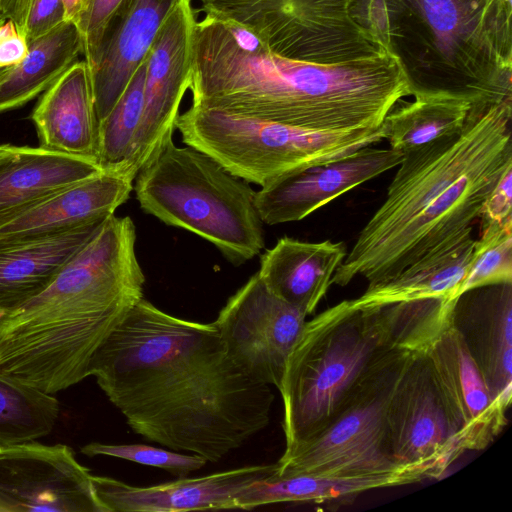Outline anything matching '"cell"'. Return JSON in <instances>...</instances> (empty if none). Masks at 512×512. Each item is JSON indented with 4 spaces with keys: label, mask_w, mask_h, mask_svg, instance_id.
I'll use <instances>...</instances> for the list:
<instances>
[{
    "label": "cell",
    "mask_w": 512,
    "mask_h": 512,
    "mask_svg": "<svg viewBox=\"0 0 512 512\" xmlns=\"http://www.w3.org/2000/svg\"><path fill=\"white\" fill-rule=\"evenodd\" d=\"M134 190L143 211L209 241L234 265L264 247L255 191L198 149L169 140L139 171Z\"/></svg>",
    "instance_id": "obj_5"
},
{
    "label": "cell",
    "mask_w": 512,
    "mask_h": 512,
    "mask_svg": "<svg viewBox=\"0 0 512 512\" xmlns=\"http://www.w3.org/2000/svg\"><path fill=\"white\" fill-rule=\"evenodd\" d=\"M6 313H7V312H5V311H3L2 309H0V323H1V321H2L3 317L5 316V314H6Z\"/></svg>",
    "instance_id": "obj_40"
},
{
    "label": "cell",
    "mask_w": 512,
    "mask_h": 512,
    "mask_svg": "<svg viewBox=\"0 0 512 512\" xmlns=\"http://www.w3.org/2000/svg\"><path fill=\"white\" fill-rule=\"evenodd\" d=\"M0 147H1V145H0Z\"/></svg>",
    "instance_id": "obj_44"
},
{
    "label": "cell",
    "mask_w": 512,
    "mask_h": 512,
    "mask_svg": "<svg viewBox=\"0 0 512 512\" xmlns=\"http://www.w3.org/2000/svg\"><path fill=\"white\" fill-rule=\"evenodd\" d=\"M58 415L59 403L52 394L0 372V447L49 434Z\"/></svg>",
    "instance_id": "obj_29"
},
{
    "label": "cell",
    "mask_w": 512,
    "mask_h": 512,
    "mask_svg": "<svg viewBox=\"0 0 512 512\" xmlns=\"http://www.w3.org/2000/svg\"><path fill=\"white\" fill-rule=\"evenodd\" d=\"M1 19H5V17H4L3 15H1V14H0V20H1Z\"/></svg>",
    "instance_id": "obj_42"
},
{
    "label": "cell",
    "mask_w": 512,
    "mask_h": 512,
    "mask_svg": "<svg viewBox=\"0 0 512 512\" xmlns=\"http://www.w3.org/2000/svg\"><path fill=\"white\" fill-rule=\"evenodd\" d=\"M28 41L9 19L0 22V68L19 64L28 53Z\"/></svg>",
    "instance_id": "obj_36"
},
{
    "label": "cell",
    "mask_w": 512,
    "mask_h": 512,
    "mask_svg": "<svg viewBox=\"0 0 512 512\" xmlns=\"http://www.w3.org/2000/svg\"><path fill=\"white\" fill-rule=\"evenodd\" d=\"M133 180L101 171L31 206L0 226V246L102 222L114 215L133 190Z\"/></svg>",
    "instance_id": "obj_18"
},
{
    "label": "cell",
    "mask_w": 512,
    "mask_h": 512,
    "mask_svg": "<svg viewBox=\"0 0 512 512\" xmlns=\"http://www.w3.org/2000/svg\"><path fill=\"white\" fill-rule=\"evenodd\" d=\"M103 171L91 159L43 147H0V226L36 203Z\"/></svg>",
    "instance_id": "obj_21"
},
{
    "label": "cell",
    "mask_w": 512,
    "mask_h": 512,
    "mask_svg": "<svg viewBox=\"0 0 512 512\" xmlns=\"http://www.w3.org/2000/svg\"><path fill=\"white\" fill-rule=\"evenodd\" d=\"M451 324L462 337L493 398L509 408L512 397V283L461 294Z\"/></svg>",
    "instance_id": "obj_17"
},
{
    "label": "cell",
    "mask_w": 512,
    "mask_h": 512,
    "mask_svg": "<svg viewBox=\"0 0 512 512\" xmlns=\"http://www.w3.org/2000/svg\"><path fill=\"white\" fill-rule=\"evenodd\" d=\"M176 129L233 175L261 187L286 175L347 157L383 139L381 126L315 130L191 104Z\"/></svg>",
    "instance_id": "obj_7"
},
{
    "label": "cell",
    "mask_w": 512,
    "mask_h": 512,
    "mask_svg": "<svg viewBox=\"0 0 512 512\" xmlns=\"http://www.w3.org/2000/svg\"><path fill=\"white\" fill-rule=\"evenodd\" d=\"M425 478H432L428 468L412 466L385 474L350 478L308 474L279 477L274 472L241 490L235 498V509L249 510L283 502H307L338 509L366 491L412 484Z\"/></svg>",
    "instance_id": "obj_24"
},
{
    "label": "cell",
    "mask_w": 512,
    "mask_h": 512,
    "mask_svg": "<svg viewBox=\"0 0 512 512\" xmlns=\"http://www.w3.org/2000/svg\"><path fill=\"white\" fill-rule=\"evenodd\" d=\"M127 0H91L78 26L82 38V54L90 72L95 67L106 34Z\"/></svg>",
    "instance_id": "obj_33"
},
{
    "label": "cell",
    "mask_w": 512,
    "mask_h": 512,
    "mask_svg": "<svg viewBox=\"0 0 512 512\" xmlns=\"http://www.w3.org/2000/svg\"><path fill=\"white\" fill-rule=\"evenodd\" d=\"M92 476L64 444L0 447V512H108Z\"/></svg>",
    "instance_id": "obj_13"
},
{
    "label": "cell",
    "mask_w": 512,
    "mask_h": 512,
    "mask_svg": "<svg viewBox=\"0 0 512 512\" xmlns=\"http://www.w3.org/2000/svg\"><path fill=\"white\" fill-rule=\"evenodd\" d=\"M307 316L274 295L255 273L228 299L213 324L233 360L255 380L278 389Z\"/></svg>",
    "instance_id": "obj_11"
},
{
    "label": "cell",
    "mask_w": 512,
    "mask_h": 512,
    "mask_svg": "<svg viewBox=\"0 0 512 512\" xmlns=\"http://www.w3.org/2000/svg\"><path fill=\"white\" fill-rule=\"evenodd\" d=\"M385 422L397 466L425 467L439 478L465 452L424 351L405 358L387 401Z\"/></svg>",
    "instance_id": "obj_10"
},
{
    "label": "cell",
    "mask_w": 512,
    "mask_h": 512,
    "mask_svg": "<svg viewBox=\"0 0 512 512\" xmlns=\"http://www.w3.org/2000/svg\"><path fill=\"white\" fill-rule=\"evenodd\" d=\"M3 20H5V19H1L0 22H2ZM8 69H9V67L0 68V81L3 79V77L7 73Z\"/></svg>",
    "instance_id": "obj_39"
},
{
    "label": "cell",
    "mask_w": 512,
    "mask_h": 512,
    "mask_svg": "<svg viewBox=\"0 0 512 512\" xmlns=\"http://www.w3.org/2000/svg\"><path fill=\"white\" fill-rule=\"evenodd\" d=\"M66 21L62 0H33L26 25V38L30 42Z\"/></svg>",
    "instance_id": "obj_34"
},
{
    "label": "cell",
    "mask_w": 512,
    "mask_h": 512,
    "mask_svg": "<svg viewBox=\"0 0 512 512\" xmlns=\"http://www.w3.org/2000/svg\"><path fill=\"white\" fill-rule=\"evenodd\" d=\"M353 14L415 98L512 99L511 0H355Z\"/></svg>",
    "instance_id": "obj_4"
},
{
    "label": "cell",
    "mask_w": 512,
    "mask_h": 512,
    "mask_svg": "<svg viewBox=\"0 0 512 512\" xmlns=\"http://www.w3.org/2000/svg\"><path fill=\"white\" fill-rule=\"evenodd\" d=\"M512 99L471 105L462 129L404 153L381 206L360 231L331 284L362 276L371 288L472 228L512 168Z\"/></svg>",
    "instance_id": "obj_2"
},
{
    "label": "cell",
    "mask_w": 512,
    "mask_h": 512,
    "mask_svg": "<svg viewBox=\"0 0 512 512\" xmlns=\"http://www.w3.org/2000/svg\"><path fill=\"white\" fill-rule=\"evenodd\" d=\"M346 254L342 242L283 237L261 256L257 273L274 295L309 315L325 296Z\"/></svg>",
    "instance_id": "obj_22"
},
{
    "label": "cell",
    "mask_w": 512,
    "mask_h": 512,
    "mask_svg": "<svg viewBox=\"0 0 512 512\" xmlns=\"http://www.w3.org/2000/svg\"><path fill=\"white\" fill-rule=\"evenodd\" d=\"M408 353L399 349L386 351L324 430L283 452L275 475L350 478L385 474L403 468L397 466L390 455L385 410L394 381Z\"/></svg>",
    "instance_id": "obj_8"
},
{
    "label": "cell",
    "mask_w": 512,
    "mask_h": 512,
    "mask_svg": "<svg viewBox=\"0 0 512 512\" xmlns=\"http://www.w3.org/2000/svg\"><path fill=\"white\" fill-rule=\"evenodd\" d=\"M87 456H109L128 460L145 466L157 467L169 473L184 477L199 470L207 463L196 454H181L173 450L156 448L144 444H103L92 442L82 447Z\"/></svg>",
    "instance_id": "obj_32"
},
{
    "label": "cell",
    "mask_w": 512,
    "mask_h": 512,
    "mask_svg": "<svg viewBox=\"0 0 512 512\" xmlns=\"http://www.w3.org/2000/svg\"><path fill=\"white\" fill-rule=\"evenodd\" d=\"M481 224L512 221V168L507 170L486 199Z\"/></svg>",
    "instance_id": "obj_35"
},
{
    "label": "cell",
    "mask_w": 512,
    "mask_h": 512,
    "mask_svg": "<svg viewBox=\"0 0 512 512\" xmlns=\"http://www.w3.org/2000/svg\"><path fill=\"white\" fill-rule=\"evenodd\" d=\"M465 451L482 450L507 425L478 366L450 322L424 351Z\"/></svg>",
    "instance_id": "obj_15"
},
{
    "label": "cell",
    "mask_w": 512,
    "mask_h": 512,
    "mask_svg": "<svg viewBox=\"0 0 512 512\" xmlns=\"http://www.w3.org/2000/svg\"><path fill=\"white\" fill-rule=\"evenodd\" d=\"M145 76L144 61L112 110L99 124L97 161L103 171L125 175L143 113Z\"/></svg>",
    "instance_id": "obj_30"
},
{
    "label": "cell",
    "mask_w": 512,
    "mask_h": 512,
    "mask_svg": "<svg viewBox=\"0 0 512 512\" xmlns=\"http://www.w3.org/2000/svg\"><path fill=\"white\" fill-rule=\"evenodd\" d=\"M472 230L438 245L385 283L367 288L361 296L349 300L351 305L365 309L429 298L455 301L475 245Z\"/></svg>",
    "instance_id": "obj_25"
},
{
    "label": "cell",
    "mask_w": 512,
    "mask_h": 512,
    "mask_svg": "<svg viewBox=\"0 0 512 512\" xmlns=\"http://www.w3.org/2000/svg\"><path fill=\"white\" fill-rule=\"evenodd\" d=\"M203 2H205L206 4L210 1V0H201Z\"/></svg>",
    "instance_id": "obj_41"
},
{
    "label": "cell",
    "mask_w": 512,
    "mask_h": 512,
    "mask_svg": "<svg viewBox=\"0 0 512 512\" xmlns=\"http://www.w3.org/2000/svg\"><path fill=\"white\" fill-rule=\"evenodd\" d=\"M105 221L1 245L0 309L13 311L44 291Z\"/></svg>",
    "instance_id": "obj_23"
},
{
    "label": "cell",
    "mask_w": 512,
    "mask_h": 512,
    "mask_svg": "<svg viewBox=\"0 0 512 512\" xmlns=\"http://www.w3.org/2000/svg\"><path fill=\"white\" fill-rule=\"evenodd\" d=\"M388 350L372 314L354 308L349 300L306 321L278 388L284 452L324 430Z\"/></svg>",
    "instance_id": "obj_6"
},
{
    "label": "cell",
    "mask_w": 512,
    "mask_h": 512,
    "mask_svg": "<svg viewBox=\"0 0 512 512\" xmlns=\"http://www.w3.org/2000/svg\"><path fill=\"white\" fill-rule=\"evenodd\" d=\"M89 376L138 435L218 462L270 422V385L230 356L213 323L142 298L95 352Z\"/></svg>",
    "instance_id": "obj_1"
},
{
    "label": "cell",
    "mask_w": 512,
    "mask_h": 512,
    "mask_svg": "<svg viewBox=\"0 0 512 512\" xmlns=\"http://www.w3.org/2000/svg\"><path fill=\"white\" fill-rule=\"evenodd\" d=\"M66 21L72 22L78 28L91 0H62Z\"/></svg>",
    "instance_id": "obj_38"
},
{
    "label": "cell",
    "mask_w": 512,
    "mask_h": 512,
    "mask_svg": "<svg viewBox=\"0 0 512 512\" xmlns=\"http://www.w3.org/2000/svg\"><path fill=\"white\" fill-rule=\"evenodd\" d=\"M355 0H211V13L255 32L274 53L342 64L385 53L353 14Z\"/></svg>",
    "instance_id": "obj_9"
},
{
    "label": "cell",
    "mask_w": 512,
    "mask_h": 512,
    "mask_svg": "<svg viewBox=\"0 0 512 512\" xmlns=\"http://www.w3.org/2000/svg\"><path fill=\"white\" fill-rule=\"evenodd\" d=\"M467 101L447 98H415L396 104L381 128L390 148L402 154L460 131L470 111Z\"/></svg>",
    "instance_id": "obj_27"
},
{
    "label": "cell",
    "mask_w": 512,
    "mask_h": 512,
    "mask_svg": "<svg viewBox=\"0 0 512 512\" xmlns=\"http://www.w3.org/2000/svg\"><path fill=\"white\" fill-rule=\"evenodd\" d=\"M31 119L40 147L98 163L99 123L84 60L76 61L43 92Z\"/></svg>",
    "instance_id": "obj_20"
},
{
    "label": "cell",
    "mask_w": 512,
    "mask_h": 512,
    "mask_svg": "<svg viewBox=\"0 0 512 512\" xmlns=\"http://www.w3.org/2000/svg\"><path fill=\"white\" fill-rule=\"evenodd\" d=\"M277 463L250 465L201 477L152 486H133L106 476H92L94 489L108 512H183L235 509L238 493L271 476Z\"/></svg>",
    "instance_id": "obj_16"
},
{
    "label": "cell",
    "mask_w": 512,
    "mask_h": 512,
    "mask_svg": "<svg viewBox=\"0 0 512 512\" xmlns=\"http://www.w3.org/2000/svg\"><path fill=\"white\" fill-rule=\"evenodd\" d=\"M403 154L392 148L364 147L324 165L294 172L261 187L254 203L263 223L302 220L332 200L398 166Z\"/></svg>",
    "instance_id": "obj_14"
},
{
    "label": "cell",
    "mask_w": 512,
    "mask_h": 512,
    "mask_svg": "<svg viewBox=\"0 0 512 512\" xmlns=\"http://www.w3.org/2000/svg\"><path fill=\"white\" fill-rule=\"evenodd\" d=\"M177 0H127L114 18L90 72L100 124L146 60L158 31Z\"/></svg>",
    "instance_id": "obj_19"
},
{
    "label": "cell",
    "mask_w": 512,
    "mask_h": 512,
    "mask_svg": "<svg viewBox=\"0 0 512 512\" xmlns=\"http://www.w3.org/2000/svg\"><path fill=\"white\" fill-rule=\"evenodd\" d=\"M503 283H512V221L481 224L457 298L475 288Z\"/></svg>",
    "instance_id": "obj_31"
},
{
    "label": "cell",
    "mask_w": 512,
    "mask_h": 512,
    "mask_svg": "<svg viewBox=\"0 0 512 512\" xmlns=\"http://www.w3.org/2000/svg\"><path fill=\"white\" fill-rule=\"evenodd\" d=\"M454 302L429 298L365 309L371 312L387 348L421 352L450 322Z\"/></svg>",
    "instance_id": "obj_28"
},
{
    "label": "cell",
    "mask_w": 512,
    "mask_h": 512,
    "mask_svg": "<svg viewBox=\"0 0 512 512\" xmlns=\"http://www.w3.org/2000/svg\"><path fill=\"white\" fill-rule=\"evenodd\" d=\"M135 238L106 223L52 283L0 323V372L49 394L89 376L90 362L143 298Z\"/></svg>",
    "instance_id": "obj_3"
},
{
    "label": "cell",
    "mask_w": 512,
    "mask_h": 512,
    "mask_svg": "<svg viewBox=\"0 0 512 512\" xmlns=\"http://www.w3.org/2000/svg\"><path fill=\"white\" fill-rule=\"evenodd\" d=\"M28 53L0 81V113L19 108L47 90L82 54L75 24L65 21L28 42Z\"/></svg>",
    "instance_id": "obj_26"
},
{
    "label": "cell",
    "mask_w": 512,
    "mask_h": 512,
    "mask_svg": "<svg viewBox=\"0 0 512 512\" xmlns=\"http://www.w3.org/2000/svg\"><path fill=\"white\" fill-rule=\"evenodd\" d=\"M32 3L33 0H2L0 13L5 19L11 20L18 30L25 35Z\"/></svg>",
    "instance_id": "obj_37"
},
{
    "label": "cell",
    "mask_w": 512,
    "mask_h": 512,
    "mask_svg": "<svg viewBox=\"0 0 512 512\" xmlns=\"http://www.w3.org/2000/svg\"><path fill=\"white\" fill-rule=\"evenodd\" d=\"M192 0H177L146 57L143 113L125 175L134 180L172 139L180 104L192 79L196 24Z\"/></svg>",
    "instance_id": "obj_12"
},
{
    "label": "cell",
    "mask_w": 512,
    "mask_h": 512,
    "mask_svg": "<svg viewBox=\"0 0 512 512\" xmlns=\"http://www.w3.org/2000/svg\"><path fill=\"white\" fill-rule=\"evenodd\" d=\"M1 3H2V0H0V5H1ZM0 14H1V13H0ZM1 15H2V14H1Z\"/></svg>",
    "instance_id": "obj_43"
}]
</instances>
